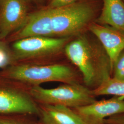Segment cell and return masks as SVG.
Listing matches in <instances>:
<instances>
[{"label": "cell", "instance_id": "6da1fadb", "mask_svg": "<svg viewBox=\"0 0 124 124\" xmlns=\"http://www.w3.org/2000/svg\"><path fill=\"white\" fill-rule=\"evenodd\" d=\"M77 36L65 46L64 55L80 72L85 85L93 90L112 77L111 61L98 40Z\"/></svg>", "mask_w": 124, "mask_h": 124}, {"label": "cell", "instance_id": "7a4b0ae2", "mask_svg": "<svg viewBox=\"0 0 124 124\" xmlns=\"http://www.w3.org/2000/svg\"><path fill=\"white\" fill-rule=\"evenodd\" d=\"M77 70L64 62L45 65L13 64L2 69L0 77L30 87L52 82L80 83L82 77Z\"/></svg>", "mask_w": 124, "mask_h": 124}, {"label": "cell", "instance_id": "3957f363", "mask_svg": "<svg viewBox=\"0 0 124 124\" xmlns=\"http://www.w3.org/2000/svg\"><path fill=\"white\" fill-rule=\"evenodd\" d=\"M70 38L32 36L14 41L11 49L14 64L45 65L59 60Z\"/></svg>", "mask_w": 124, "mask_h": 124}, {"label": "cell", "instance_id": "277c9868", "mask_svg": "<svg viewBox=\"0 0 124 124\" xmlns=\"http://www.w3.org/2000/svg\"><path fill=\"white\" fill-rule=\"evenodd\" d=\"M50 9L53 36L56 38H71L81 34L92 23L96 14L93 5L82 0Z\"/></svg>", "mask_w": 124, "mask_h": 124}, {"label": "cell", "instance_id": "5b68a950", "mask_svg": "<svg viewBox=\"0 0 124 124\" xmlns=\"http://www.w3.org/2000/svg\"><path fill=\"white\" fill-rule=\"evenodd\" d=\"M29 92L38 104L61 105L73 108L96 101L92 90L80 83H62L50 89L40 85L32 86L30 87Z\"/></svg>", "mask_w": 124, "mask_h": 124}, {"label": "cell", "instance_id": "8992f818", "mask_svg": "<svg viewBox=\"0 0 124 124\" xmlns=\"http://www.w3.org/2000/svg\"><path fill=\"white\" fill-rule=\"evenodd\" d=\"M1 78L3 82H0V114L38 115L39 106L30 93V87Z\"/></svg>", "mask_w": 124, "mask_h": 124}, {"label": "cell", "instance_id": "52a82bcc", "mask_svg": "<svg viewBox=\"0 0 124 124\" xmlns=\"http://www.w3.org/2000/svg\"><path fill=\"white\" fill-rule=\"evenodd\" d=\"M29 0H0V38L4 40L25 22Z\"/></svg>", "mask_w": 124, "mask_h": 124}, {"label": "cell", "instance_id": "ba28073f", "mask_svg": "<svg viewBox=\"0 0 124 124\" xmlns=\"http://www.w3.org/2000/svg\"><path fill=\"white\" fill-rule=\"evenodd\" d=\"M72 109L85 124H104L107 118L124 113V99L115 97Z\"/></svg>", "mask_w": 124, "mask_h": 124}, {"label": "cell", "instance_id": "9c48e42d", "mask_svg": "<svg viewBox=\"0 0 124 124\" xmlns=\"http://www.w3.org/2000/svg\"><path fill=\"white\" fill-rule=\"evenodd\" d=\"M32 36L54 37L49 8L29 14L22 26L11 36V40L14 41Z\"/></svg>", "mask_w": 124, "mask_h": 124}, {"label": "cell", "instance_id": "30bf717a", "mask_svg": "<svg viewBox=\"0 0 124 124\" xmlns=\"http://www.w3.org/2000/svg\"><path fill=\"white\" fill-rule=\"evenodd\" d=\"M88 29L102 45L111 61L112 66L124 50V33L110 27L92 23Z\"/></svg>", "mask_w": 124, "mask_h": 124}, {"label": "cell", "instance_id": "8fae6325", "mask_svg": "<svg viewBox=\"0 0 124 124\" xmlns=\"http://www.w3.org/2000/svg\"><path fill=\"white\" fill-rule=\"evenodd\" d=\"M38 105L39 124H85L71 108L61 105Z\"/></svg>", "mask_w": 124, "mask_h": 124}, {"label": "cell", "instance_id": "7c38bea8", "mask_svg": "<svg viewBox=\"0 0 124 124\" xmlns=\"http://www.w3.org/2000/svg\"><path fill=\"white\" fill-rule=\"evenodd\" d=\"M102 12L98 18L100 24L124 33V2L123 0H102Z\"/></svg>", "mask_w": 124, "mask_h": 124}, {"label": "cell", "instance_id": "4fadbf2b", "mask_svg": "<svg viewBox=\"0 0 124 124\" xmlns=\"http://www.w3.org/2000/svg\"><path fill=\"white\" fill-rule=\"evenodd\" d=\"M92 92L95 97L109 95L124 99V80L111 77Z\"/></svg>", "mask_w": 124, "mask_h": 124}, {"label": "cell", "instance_id": "5bb4252c", "mask_svg": "<svg viewBox=\"0 0 124 124\" xmlns=\"http://www.w3.org/2000/svg\"><path fill=\"white\" fill-rule=\"evenodd\" d=\"M14 64L13 53L11 48L3 39L0 38V69Z\"/></svg>", "mask_w": 124, "mask_h": 124}, {"label": "cell", "instance_id": "9a60e30c", "mask_svg": "<svg viewBox=\"0 0 124 124\" xmlns=\"http://www.w3.org/2000/svg\"><path fill=\"white\" fill-rule=\"evenodd\" d=\"M113 78L118 80H124V50L122 52L113 63Z\"/></svg>", "mask_w": 124, "mask_h": 124}, {"label": "cell", "instance_id": "2e32d148", "mask_svg": "<svg viewBox=\"0 0 124 124\" xmlns=\"http://www.w3.org/2000/svg\"><path fill=\"white\" fill-rule=\"evenodd\" d=\"M25 115L13 118L0 117V124H39L26 118Z\"/></svg>", "mask_w": 124, "mask_h": 124}, {"label": "cell", "instance_id": "e0dca14e", "mask_svg": "<svg viewBox=\"0 0 124 124\" xmlns=\"http://www.w3.org/2000/svg\"><path fill=\"white\" fill-rule=\"evenodd\" d=\"M81 0H49L47 8H56L72 4Z\"/></svg>", "mask_w": 124, "mask_h": 124}, {"label": "cell", "instance_id": "ac0fdd59", "mask_svg": "<svg viewBox=\"0 0 124 124\" xmlns=\"http://www.w3.org/2000/svg\"><path fill=\"white\" fill-rule=\"evenodd\" d=\"M104 124H124V113L107 118L104 120Z\"/></svg>", "mask_w": 124, "mask_h": 124}, {"label": "cell", "instance_id": "d6986e66", "mask_svg": "<svg viewBox=\"0 0 124 124\" xmlns=\"http://www.w3.org/2000/svg\"><path fill=\"white\" fill-rule=\"evenodd\" d=\"M33 0L35 2H41L43 1L44 0Z\"/></svg>", "mask_w": 124, "mask_h": 124}, {"label": "cell", "instance_id": "ffe728a7", "mask_svg": "<svg viewBox=\"0 0 124 124\" xmlns=\"http://www.w3.org/2000/svg\"></svg>", "mask_w": 124, "mask_h": 124}]
</instances>
